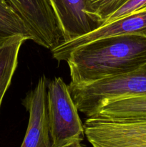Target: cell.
<instances>
[{
    "mask_svg": "<svg viewBox=\"0 0 146 147\" xmlns=\"http://www.w3.org/2000/svg\"><path fill=\"white\" fill-rule=\"evenodd\" d=\"M81 142H80V141H74L61 147H84L82 145Z\"/></svg>",
    "mask_w": 146,
    "mask_h": 147,
    "instance_id": "14",
    "label": "cell"
},
{
    "mask_svg": "<svg viewBox=\"0 0 146 147\" xmlns=\"http://www.w3.org/2000/svg\"><path fill=\"white\" fill-rule=\"evenodd\" d=\"M47 105L52 147L83 141L84 124L68 86L62 78H54L47 83Z\"/></svg>",
    "mask_w": 146,
    "mask_h": 147,
    "instance_id": "3",
    "label": "cell"
},
{
    "mask_svg": "<svg viewBox=\"0 0 146 147\" xmlns=\"http://www.w3.org/2000/svg\"><path fill=\"white\" fill-rule=\"evenodd\" d=\"M90 117L113 120L146 119V96L109 102Z\"/></svg>",
    "mask_w": 146,
    "mask_h": 147,
    "instance_id": "9",
    "label": "cell"
},
{
    "mask_svg": "<svg viewBox=\"0 0 146 147\" xmlns=\"http://www.w3.org/2000/svg\"><path fill=\"white\" fill-rule=\"evenodd\" d=\"M27 40L29 39L24 36H17L0 47V109L17 69L20 48Z\"/></svg>",
    "mask_w": 146,
    "mask_h": 147,
    "instance_id": "10",
    "label": "cell"
},
{
    "mask_svg": "<svg viewBox=\"0 0 146 147\" xmlns=\"http://www.w3.org/2000/svg\"><path fill=\"white\" fill-rule=\"evenodd\" d=\"M126 34H140L146 36V7L103 24L86 35L62 43L52 50L53 58L58 62L66 61L70 53L79 46L99 38Z\"/></svg>",
    "mask_w": 146,
    "mask_h": 147,
    "instance_id": "7",
    "label": "cell"
},
{
    "mask_svg": "<svg viewBox=\"0 0 146 147\" xmlns=\"http://www.w3.org/2000/svg\"><path fill=\"white\" fill-rule=\"evenodd\" d=\"M68 88L79 111L90 117L109 102L146 96V63L127 73Z\"/></svg>",
    "mask_w": 146,
    "mask_h": 147,
    "instance_id": "2",
    "label": "cell"
},
{
    "mask_svg": "<svg viewBox=\"0 0 146 147\" xmlns=\"http://www.w3.org/2000/svg\"><path fill=\"white\" fill-rule=\"evenodd\" d=\"M27 25L31 41L52 50L64 42L63 34L50 0H7Z\"/></svg>",
    "mask_w": 146,
    "mask_h": 147,
    "instance_id": "5",
    "label": "cell"
},
{
    "mask_svg": "<svg viewBox=\"0 0 146 147\" xmlns=\"http://www.w3.org/2000/svg\"><path fill=\"white\" fill-rule=\"evenodd\" d=\"M127 0H87L86 11L102 25Z\"/></svg>",
    "mask_w": 146,
    "mask_h": 147,
    "instance_id": "12",
    "label": "cell"
},
{
    "mask_svg": "<svg viewBox=\"0 0 146 147\" xmlns=\"http://www.w3.org/2000/svg\"><path fill=\"white\" fill-rule=\"evenodd\" d=\"M83 124L84 135L92 147H146V119L87 117Z\"/></svg>",
    "mask_w": 146,
    "mask_h": 147,
    "instance_id": "4",
    "label": "cell"
},
{
    "mask_svg": "<svg viewBox=\"0 0 146 147\" xmlns=\"http://www.w3.org/2000/svg\"><path fill=\"white\" fill-rule=\"evenodd\" d=\"M66 62L72 86L127 73L146 63V36L126 34L97 39L74 49Z\"/></svg>",
    "mask_w": 146,
    "mask_h": 147,
    "instance_id": "1",
    "label": "cell"
},
{
    "mask_svg": "<svg viewBox=\"0 0 146 147\" xmlns=\"http://www.w3.org/2000/svg\"><path fill=\"white\" fill-rule=\"evenodd\" d=\"M17 36L31 40L24 22L7 0H0V47Z\"/></svg>",
    "mask_w": 146,
    "mask_h": 147,
    "instance_id": "11",
    "label": "cell"
},
{
    "mask_svg": "<svg viewBox=\"0 0 146 147\" xmlns=\"http://www.w3.org/2000/svg\"><path fill=\"white\" fill-rule=\"evenodd\" d=\"M146 7V0H127L118 9L115 11L103 24L136 12ZM102 24V25H103Z\"/></svg>",
    "mask_w": 146,
    "mask_h": 147,
    "instance_id": "13",
    "label": "cell"
},
{
    "mask_svg": "<svg viewBox=\"0 0 146 147\" xmlns=\"http://www.w3.org/2000/svg\"><path fill=\"white\" fill-rule=\"evenodd\" d=\"M47 79L43 75L37 86L22 100L29 113V123L20 147H52L47 105Z\"/></svg>",
    "mask_w": 146,
    "mask_h": 147,
    "instance_id": "6",
    "label": "cell"
},
{
    "mask_svg": "<svg viewBox=\"0 0 146 147\" xmlns=\"http://www.w3.org/2000/svg\"><path fill=\"white\" fill-rule=\"evenodd\" d=\"M57 17L64 42L87 34L102 23L87 14V0H50Z\"/></svg>",
    "mask_w": 146,
    "mask_h": 147,
    "instance_id": "8",
    "label": "cell"
},
{
    "mask_svg": "<svg viewBox=\"0 0 146 147\" xmlns=\"http://www.w3.org/2000/svg\"></svg>",
    "mask_w": 146,
    "mask_h": 147,
    "instance_id": "15",
    "label": "cell"
}]
</instances>
